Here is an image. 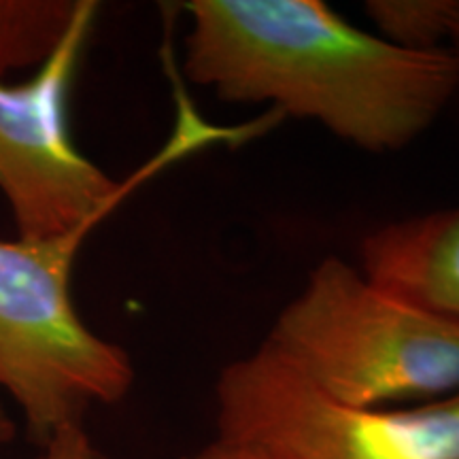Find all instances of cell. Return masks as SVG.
I'll use <instances>...</instances> for the list:
<instances>
[{"instance_id": "1", "label": "cell", "mask_w": 459, "mask_h": 459, "mask_svg": "<svg viewBox=\"0 0 459 459\" xmlns=\"http://www.w3.org/2000/svg\"><path fill=\"white\" fill-rule=\"evenodd\" d=\"M183 11L194 85L311 119L364 152L411 145L459 90L446 48H402L321 0H189Z\"/></svg>"}, {"instance_id": "2", "label": "cell", "mask_w": 459, "mask_h": 459, "mask_svg": "<svg viewBox=\"0 0 459 459\" xmlns=\"http://www.w3.org/2000/svg\"><path fill=\"white\" fill-rule=\"evenodd\" d=\"M260 347L328 398L411 406L459 394V324L324 257Z\"/></svg>"}, {"instance_id": "3", "label": "cell", "mask_w": 459, "mask_h": 459, "mask_svg": "<svg viewBox=\"0 0 459 459\" xmlns=\"http://www.w3.org/2000/svg\"><path fill=\"white\" fill-rule=\"evenodd\" d=\"M88 234L0 238V389L39 446L91 406L122 402L134 383L128 353L74 307L73 266Z\"/></svg>"}, {"instance_id": "4", "label": "cell", "mask_w": 459, "mask_h": 459, "mask_svg": "<svg viewBox=\"0 0 459 459\" xmlns=\"http://www.w3.org/2000/svg\"><path fill=\"white\" fill-rule=\"evenodd\" d=\"M215 417V436L273 459H459V394L385 409L342 404L262 347L223 366Z\"/></svg>"}, {"instance_id": "5", "label": "cell", "mask_w": 459, "mask_h": 459, "mask_svg": "<svg viewBox=\"0 0 459 459\" xmlns=\"http://www.w3.org/2000/svg\"><path fill=\"white\" fill-rule=\"evenodd\" d=\"M99 13V3L82 0L65 39L30 79H0V192L17 238L90 232L128 192L79 152L68 124V96Z\"/></svg>"}, {"instance_id": "6", "label": "cell", "mask_w": 459, "mask_h": 459, "mask_svg": "<svg viewBox=\"0 0 459 459\" xmlns=\"http://www.w3.org/2000/svg\"><path fill=\"white\" fill-rule=\"evenodd\" d=\"M359 271L394 296L459 324V206L366 234Z\"/></svg>"}, {"instance_id": "7", "label": "cell", "mask_w": 459, "mask_h": 459, "mask_svg": "<svg viewBox=\"0 0 459 459\" xmlns=\"http://www.w3.org/2000/svg\"><path fill=\"white\" fill-rule=\"evenodd\" d=\"M82 0H0V79L37 71L54 54Z\"/></svg>"}, {"instance_id": "8", "label": "cell", "mask_w": 459, "mask_h": 459, "mask_svg": "<svg viewBox=\"0 0 459 459\" xmlns=\"http://www.w3.org/2000/svg\"><path fill=\"white\" fill-rule=\"evenodd\" d=\"M451 0H370L366 13L383 39L402 48L438 49L446 43Z\"/></svg>"}, {"instance_id": "9", "label": "cell", "mask_w": 459, "mask_h": 459, "mask_svg": "<svg viewBox=\"0 0 459 459\" xmlns=\"http://www.w3.org/2000/svg\"><path fill=\"white\" fill-rule=\"evenodd\" d=\"M34 459H108V457L94 445V440H91L90 434L85 432L83 423H79V426H68L51 436Z\"/></svg>"}, {"instance_id": "10", "label": "cell", "mask_w": 459, "mask_h": 459, "mask_svg": "<svg viewBox=\"0 0 459 459\" xmlns=\"http://www.w3.org/2000/svg\"><path fill=\"white\" fill-rule=\"evenodd\" d=\"M183 459H273V457L264 455L262 451L251 449V446L232 443V440L215 436L213 440H209V443L203 445L196 451H192Z\"/></svg>"}, {"instance_id": "11", "label": "cell", "mask_w": 459, "mask_h": 459, "mask_svg": "<svg viewBox=\"0 0 459 459\" xmlns=\"http://www.w3.org/2000/svg\"><path fill=\"white\" fill-rule=\"evenodd\" d=\"M445 48L455 57V65L459 68V0H451L449 22H446V43Z\"/></svg>"}, {"instance_id": "12", "label": "cell", "mask_w": 459, "mask_h": 459, "mask_svg": "<svg viewBox=\"0 0 459 459\" xmlns=\"http://www.w3.org/2000/svg\"><path fill=\"white\" fill-rule=\"evenodd\" d=\"M15 436V426L13 421H11L9 412L3 409V404H0V445L9 443V440H13Z\"/></svg>"}]
</instances>
